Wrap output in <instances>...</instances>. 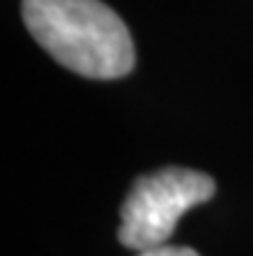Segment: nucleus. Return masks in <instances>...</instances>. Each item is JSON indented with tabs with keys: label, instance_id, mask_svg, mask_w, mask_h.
I'll use <instances>...</instances> for the list:
<instances>
[{
	"label": "nucleus",
	"instance_id": "1",
	"mask_svg": "<svg viewBox=\"0 0 253 256\" xmlns=\"http://www.w3.org/2000/svg\"><path fill=\"white\" fill-rule=\"evenodd\" d=\"M21 13L28 34L83 78L114 80L135 68L127 24L101 0H23Z\"/></svg>",
	"mask_w": 253,
	"mask_h": 256
},
{
	"label": "nucleus",
	"instance_id": "2",
	"mask_svg": "<svg viewBox=\"0 0 253 256\" xmlns=\"http://www.w3.org/2000/svg\"><path fill=\"white\" fill-rule=\"evenodd\" d=\"M215 182L202 171L168 166L155 174L140 176L122 202L119 244L135 251L166 246L178 220L191 207L215 197Z\"/></svg>",
	"mask_w": 253,
	"mask_h": 256
},
{
	"label": "nucleus",
	"instance_id": "3",
	"mask_svg": "<svg viewBox=\"0 0 253 256\" xmlns=\"http://www.w3.org/2000/svg\"><path fill=\"white\" fill-rule=\"evenodd\" d=\"M137 256H199V254L186 246H158L150 251H140Z\"/></svg>",
	"mask_w": 253,
	"mask_h": 256
}]
</instances>
